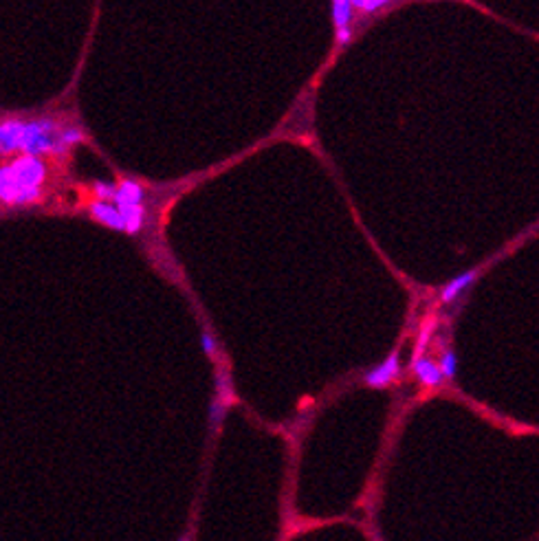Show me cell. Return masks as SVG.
<instances>
[{
	"mask_svg": "<svg viewBox=\"0 0 539 541\" xmlns=\"http://www.w3.org/2000/svg\"><path fill=\"white\" fill-rule=\"evenodd\" d=\"M64 126L53 117H36V119H23L20 134H18V152L27 156H42L46 154H60L58 136Z\"/></svg>",
	"mask_w": 539,
	"mask_h": 541,
	"instance_id": "cell-1",
	"label": "cell"
},
{
	"mask_svg": "<svg viewBox=\"0 0 539 541\" xmlns=\"http://www.w3.org/2000/svg\"><path fill=\"white\" fill-rule=\"evenodd\" d=\"M42 201V187H31L27 185L13 167L0 165V203L11 205V207H25V205H36Z\"/></svg>",
	"mask_w": 539,
	"mask_h": 541,
	"instance_id": "cell-2",
	"label": "cell"
},
{
	"mask_svg": "<svg viewBox=\"0 0 539 541\" xmlns=\"http://www.w3.org/2000/svg\"><path fill=\"white\" fill-rule=\"evenodd\" d=\"M398 374H401V361H398V352H392L383 363H379L376 368L366 372L363 383H366L368 388L383 390V388L392 386V383L398 378Z\"/></svg>",
	"mask_w": 539,
	"mask_h": 541,
	"instance_id": "cell-3",
	"label": "cell"
},
{
	"mask_svg": "<svg viewBox=\"0 0 539 541\" xmlns=\"http://www.w3.org/2000/svg\"><path fill=\"white\" fill-rule=\"evenodd\" d=\"M144 198H146L144 185L137 183V181H132V179H124V181L117 185L113 205L117 207V212H124V209H128V207L144 205Z\"/></svg>",
	"mask_w": 539,
	"mask_h": 541,
	"instance_id": "cell-4",
	"label": "cell"
},
{
	"mask_svg": "<svg viewBox=\"0 0 539 541\" xmlns=\"http://www.w3.org/2000/svg\"><path fill=\"white\" fill-rule=\"evenodd\" d=\"M89 214L93 220L101 222L103 227L115 231H124V218L117 212V207L113 203H103V201H91L89 205Z\"/></svg>",
	"mask_w": 539,
	"mask_h": 541,
	"instance_id": "cell-5",
	"label": "cell"
},
{
	"mask_svg": "<svg viewBox=\"0 0 539 541\" xmlns=\"http://www.w3.org/2000/svg\"><path fill=\"white\" fill-rule=\"evenodd\" d=\"M414 374L427 388H438V386H443V381H445L440 370H438V365L427 357L414 359Z\"/></svg>",
	"mask_w": 539,
	"mask_h": 541,
	"instance_id": "cell-6",
	"label": "cell"
},
{
	"mask_svg": "<svg viewBox=\"0 0 539 541\" xmlns=\"http://www.w3.org/2000/svg\"><path fill=\"white\" fill-rule=\"evenodd\" d=\"M476 280H478V269H471V271H467V273L454 277V280H451V282L443 288L440 302H443V304H451L456 298H460V295H462L469 286H471Z\"/></svg>",
	"mask_w": 539,
	"mask_h": 541,
	"instance_id": "cell-7",
	"label": "cell"
},
{
	"mask_svg": "<svg viewBox=\"0 0 539 541\" xmlns=\"http://www.w3.org/2000/svg\"><path fill=\"white\" fill-rule=\"evenodd\" d=\"M121 218H124V231L130 234V236H137L141 234L144 224H146V207L144 205H134V207H128L124 209V212H119Z\"/></svg>",
	"mask_w": 539,
	"mask_h": 541,
	"instance_id": "cell-8",
	"label": "cell"
},
{
	"mask_svg": "<svg viewBox=\"0 0 539 541\" xmlns=\"http://www.w3.org/2000/svg\"><path fill=\"white\" fill-rule=\"evenodd\" d=\"M330 15H333L335 31L337 29H348V27H353L355 7H353L350 0H335V3L330 5Z\"/></svg>",
	"mask_w": 539,
	"mask_h": 541,
	"instance_id": "cell-9",
	"label": "cell"
},
{
	"mask_svg": "<svg viewBox=\"0 0 539 541\" xmlns=\"http://www.w3.org/2000/svg\"><path fill=\"white\" fill-rule=\"evenodd\" d=\"M216 398L220 400L222 405H232L234 400H236V390H234V383H232V376H229V372H220L218 376H216Z\"/></svg>",
	"mask_w": 539,
	"mask_h": 541,
	"instance_id": "cell-10",
	"label": "cell"
},
{
	"mask_svg": "<svg viewBox=\"0 0 539 541\" xmlns=\"http://www.w3.org/2000/svg\"><path fill=\"white\" fill-rule=\"evenodd\" d=\"M82 141H84V132H82V128H77V126H64V128L60 130V136H58V148H60V154L68 152L73 146H77V144H82Z\"/></svg>",
	"mask_w": 539,
	"mask_h": 541,
	"instance_id": "cell-11",
	"label": "cell"
},
{
	"mask_svg": "<svg viewBox=\"0 0 539 541\" xmlns=\"http://www.w3.org/2000/svg\"><path fill=\"white\" fill-rule=\"evenodd\" d=\"M436 365H438V370H440L443 378H447V381L456 378V372H458V359H456V355L451 352V350L443 352V355H440V361H438Z\"/></svg>",
	"mask_w": 539,
	"mask_h": 541,
	"instance_id": "cell-12",
	"label": "cell"
},
{
	"mask_svg": "<svg viewBox=\"0 0 539 541\" xmlns=\"http://www.w3.org/2000/svg\"><path fill=\"white\" fill-rule=\"evenodd\" d=\"M353 7H355V13L374 15V13H379L383 7H390V3H386V0H355Z\"/></svg>",
	"mask_w": 539,
	"mask_h": 541,
	"instance_id": "cell-13",
	"label": "cell"
},
{
	"mask_svg": "<svg viewBox=\"0 0 539 541\" xmlns=\"http://www.w3.org/2000/svg\"><path fill=\"white\" fill-rule=\"evenodd\" d=\"M433 328H436V319H427V322L423 324L421 335H419V343H416V357H414V359L423 357L425 348H427V343H429V337H431V333H433Z\"/></svg>",
	"mask_w": 539,
	"mask_h": 541,
	"instance_id": "cell-14",
	"label": "cell"
},
{
	"mask_svg": "<svg viewBox=\"0 0 539 541\" xmlns=\"http://www.w3.org/2000/svg\"><path fill=\"white\" fill-rule=\"evenodd\" d=\"M224 414H227V405H222L218 398H214L212 405H210V427H212V431H218V427L222 425Z\"/></svg>",
	"mask_w": 539,
	"mask_h": 541,
	"instance_id": "cell-15",
	"label": "cell"
},
{
	"mask_svg": "<svg viewBox=\"0 0 539 541\" xmlns=\"http://www.w3.org/2000/svg\"><path fill=\"white\" fill-rule=\"evenodd\" d=\"M93 191H95V198H97V201L113 203L115 191H117V185H115V183H106V181H97V183L93 185Z\"/></svg>",
	"mask_w": 539,
	"mask_h": 541,
	"instance_id": "cell-16",
	"label": "cell"
},
{
	"mask_svg": "<svg viewBox=\"0 0 539 541\" xmlns=\"http://www.w3.org/2000/svg\"><path fill=\"white\" fill-rule=\"evenodd\" d=\"M201 348H203V352H205L207 357H214V355H216L218 343H216V339H214V335L210 333V330H203V335H201Z\"/></svg>",
	"mask_w": 539,
	"mask_h": 541,
	"instance_id": "cell-17",
	"label": "cell"
},
{
	"mask_svg": "<svg viewBox=\"0 0 539 541\" xmlns=\"http://www.w3.org/2000/svg\"><path fill=\"white\" fill-rule=\"evenodd\" d=\"M353 36H355V31H353V27H348V29H337L335 31V40H337V44L339 46H348L353 42Z\"/></svg>",
	"mask_w": 539,
	"mask_h": 541,
	"instance_id": "cell-18",
	"label": "cell"
},
{
	"mask_svg": "<svg viewBox=\"0 0 539 541\" xmlns=\"http://www.w3.org/2000/svg\"><path fill=\"white\" fill-rule=\"evenodd\" d=\"M179 541H189V539H187V537H181V539H179Z\"/></svg>",
	"mask_w": 539,
	"mask_h": 541,
	"instance_id": "cell-19",
	"label": "cell"
}]
</instances>
